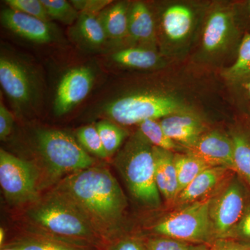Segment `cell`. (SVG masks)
<instances>
[{
  "mask_svg": "<svg viewBox=\"0 0 250 250\" xmlns=\"http://www.w3.org/2000/svg\"><path fill=\"white\" fill-rule=\"evenodd\" d=\"M139 132L153 147L177 153L184 147L170 139L164 132L160 122L157 120H147L139 125Z\"/></svg>",
  "mask_w": 250,
  "mask_h": 250,
  "instance_id": "obj_24",
  "label": "cell"
},
{
  "mask_svg": "<svg viewBox=\"0 0 250 250\" xmlns=\"http://www.w3.org/2000/svg\"><path fill=\"white\" fill-rule=\"evenodd\" d=\"M77 31L86 43L94 47L103 45L107 38L103 24L96 15L81 13L77 23Z\"/></svg>",
  "mask_w": 250,
  "mask_h": 250,
  "instance_id": "obj_25",
  "label": "cell"
},
{
  "mask_svg": "<svg viewBox=\"0 0 250 250\" xmlns=\"http://www.w3.org/2000/svg\"><path fill=\"white\" fill-rule=\"evenodd\" d=\"M115 165L135 200L143 207H161V194L156 186L153 146L139 131L127 141L115 159Z\"/></svg>",
  "mask_w": 250,
  "mask_h": 250,
  "instance_id": "obj_3",
  "label": "cell"
},
{
  "mask_svg": "<svg viewBox=\"0 0 250 250\" xmlns=\"http://www.w3.org/2000/svg\"><path fill=\"white\" fill-rule=\"evenodd\" d=\"M174 164L178 181V195L199 174L210 167L201 159L188 152L185 154L174 153Z\"/></svg>",
  "mask_w": 250,
  "mask_h": 250,
  "instance_id": "obj_21",
  "label": "cell"
},
{
  "mask_svg": "<svg viewBox=\"0 0 250 250\" xmlns=\"http://www.w3.org/2000/svg\"><path fill=\"white\" fill-rule=\"evenodd\" d=\"M225 238H232L250 246V203L248 204L239 223Z\"/></svg>",
  "mask_w": 250,
  "mask_h": 250,
  "instance_id": "obj_32",
  "label": "cell"
},
{
  "mask_svg": "<svg viewBox=\"0 0 250 250\" xmlns=\"http://www.w3.org/2000/svg\"><path fill=\"white\" fill-rule=\"evenodd\" d=\"M233 144L235 172L250 187V137L242 131L231 135Z\"/></svg>",
  "mask_w": 250,
  "mask_h": 250,
  "instance_id": "obj_23",
  "label": "cell"
},
{
  "mask_svg": "<svg viewBox=\"0 0 250 250\" xmlns=\"http://www.w3.org/2000/svg\"><path fill=\"white\" fill-rule=\"evenodd\" d=\"M248 5H249V9L250 11V1H249V3H248Z\"/></svg>",
  "mask_w": 250,
  "mask_h": 250,
  "instance_id": "obj_41",
  "label": "cell"
},
{
  "mask_svg": "<svg viewBox=\"0 0 250 250\" xmlns=\"http://www.w3.org/2000/svg\"><path fill=\"white\" fill-rule=\"evenodd\" d=\"M213 194L179 207L158 222L152 228L153 232L156 236L169 237L192 245L210 246L216 240L210 218Z\"/></svg>",
  "mask_w": 250,
  "mask_h": 250,
  "instance_id": "obj_5",
  "label": "cell"
},
{
  "mask_svg": "<svg viewBox=\"0 0 250 250\" xmlns=\"http://www.w3.org/2000/svg\"><path fill=\"white\" fill-rule=\"evenodd\" d=\"M128 35L134 41L146 43H152L155 41L154 20L144 3H134L129 10Z\"/></svg>",
  "mask_w": 250,
  "mask_h": 250,
  "instance_id": "obj_18",
  "label": "cell"
},
{
  "mask_svg": "<svg viewBox=\"0 0 250 250\" xmlns=\"http://www.w3.org/2000/svg\"><path fill=\"white\" fill-rule=\"evenodd\" d=\"M0 83L5 93L13 101L26 104L33 95L32 82L25 67L14 59H0Z\"/></svg>",
  "mask_w": 250,
  "mask_h": 250,
  "instance_id": "obj_13",
  "label": "cell"
},
{
  "mask_svg": "<svg viewBox=\"0 0 250 250\" xmlns=\"http://www.w3.org/2000/svg\"><path fill=\"white\" fill-rule=\"evenodd\" d=\"M195 16L191 8L183 4H171L163 13L161 26L166 39L181 43L191 34Z\"/></svg>",
  "mask_w": 250,
  "mask_h": 250,
  "instance_id": "obj_16",
  "label": "cell"
},
{
  "mask_svg": "<svg viewBox=\"0 0 250 250\" xmlns=\"http://www.w3.org/2000/svg\"><path fill=\"white\" fill-rule=\"evenodd\" d=\"M53 192L73 205L103 241L111 239L126 208V200L108 169L92 166L69 174Z\"/></svg>",
  "mask_w": 250,
  "mask_h": 250,
  "instance_id": "obj_1",
  "label": "cell"
},
{
  "mask_svg": "<svg viewBox=\"0 0 250 250\" xmlns=\"http://www.w3.org/2000/svg\"><path fill=\"white\" fill-rule=\"evenodd\" d=\"M39 150L53 177L72 174L93 166L95 161L71 135L54 129L37 134Z\"/></svg>",
  "mask_w": 250,
  "mask_h": 250,
  "instance_id": "obj_6",
  "label": "cell"
},
{
  "mask_svg": "<svg viewBox=\"0 0 250 250\" xmlns=\"http://www.w3.org/2000/svg\"><path fill=\"white\" fill-rule=\"evenodd\" d=\"M248 190L236 172L228 177L213 193L210 218L215 238H225L240 220L248 206Z\"/></svg>",
  "mask_w": 250,
  "mask_h": 250,
  "instance_id": "obj_7",
  "label": "cell"
},
{
  "mask_svg": "<svg viewBox=\"0 0 250 250\" xmlns=\"http://www.w3.org/2000/svg\"><path fill=\"white\" fill-rule=\"evenodd\" d=\"M223 76L231 83H243L250 80V34L246 33L242 39L238 55L231 66L225 69Z\"/></svg>",
  "mask_w": 250,
  "mask_h": 250,
  "instance_id": "obj_22",
  "label": "cell"
},
{
  "mask_svg": "<svg viewBox=\"0 0 250 250\" xmlns=\"http://www.w3.org/2000/svg\"><path fill=\"white\" fill-rule=\"evenodd\" d=\"M33 221L42 227L55 240L90 250L100 248L104 241L87 219L62 196L52 192L36 202L28 210Z\"/></svg>",
  "mask_w": 250,
  "mask_h": 250,
  "instance_id": "obj_2",
  "label": "cell"
},
{
  "mask_svg": "<svg viewBox=\"0 0 250 250\" xmlns=\"http://www.w3.org/2000/svg\"><path fill=\"white\" fill-rule=\"evenodd\" d=\"M51 19L70 25L79 18L78 11L72 3L65 0H41Z\"/></svg>",
  "mask_w": 250,
  "mask_h": 250,
  "instance_id": "obj_28",
  "label": "cell"
},
{
  "mask_svg": "<svg viewBox=\"0 0 250 250\" xmlns=\"http://www.w3.org/2000/svg\"><path fill=\"white\" fill-rule=\"evenodd\" d=\"M94 76L90 68L77 67L67 72L59 82L54 100V112L65 115L80 103L93 87Z\"/></svg>",
  "mask_w": 250,
  "mask_h": 250,
  "instance_id": "obj_9",
  "label": "cell"
},
{
  "mask_svg": "<svg viewBox=\"0 0 250 250\" xmlns=\"http://www.w3.org/2000/svg\"><path fill=\"white\" fill-rule=\"evenodd\" d=\"M146 250H188L192 244L169 237L156 236L143 241Z\"/></svg>",
  "mask_w": 250,
  "mask_h": 250,
  "instance_id": "obj_31",
  "label": "cell"
},
{
  "mask_svg": "<svg viewBox=\"0 0 250 250\" xmlns=\"http://www.w3.org/2000/svg\"><path fill=\"white\" fill-rule=\"evenodd\" d=\"M188 250H209V246L205 244L192 245Z\"/></svg>",
  "mask_w": 250,
  "mask_h": 250,
  "instance_id": "obj_37",
  "label": "cell"
},
{
  "mask_svg": "<svg viewBox=\"0 0 250 250\" xmlns=\"http://www.w3.org/2000/svg\"><path fill=\"white\" fill-rule=\"evenodd\" d=\"M241 84L245 92H246L248 96L250 98V80L247 81V82H243Z\"/></svg>",
  "mask_w": 250,
  "mask_h": 250,
  "instance_id": "obj_38",
  "label": "cell"
},
{
  "mask_svg": "<svg viewBox=\"0 0 250 250\" xmlns=\"http://www.w3.org/2000/svg\"><path fill=\"white\" fill-rule=\"evenodd\" d=\"M1 250H21L16 245L13 244V243H10V244L4 245V246L1 247Z\"/></svg>",
  "mask_w": 250,
  "mask_h": 250,
  "instance_id": "obj_39",
  "label": "cell"
},
{
  "mask_svg": "<svg viewBox=\"0 0 250 250\" xmlns=\"http://www.w3.org/2000/svg\"><path fill=\"white\" fill-rule=\"evenodd\" d=\"M70 2L81 13L95 15L106 7L112 1L110 0H75ZM101 13V12H100Z\"/></svg>",
  "mask_w": 250,
  "mask_h": 250,
  "instance_id": "obj_33",
  "label": "cell"
},
{
  "mask_svg": "<svg viewBox=\"0 0 250 250\" xmlns=\"http://www.w3.org/2000/svg\"><path fill=\"white\" fill-rule=\"evenodd\" d=\"M106 250H146L142 240L127 237L112 242Z\"/></svg>",
  "mask_w": 250,
  "mask_h": 250,
  "instance_id": "obj_34",
  "label": "cell"
},
{
  "mask_svg": "<svg viewBox=\"0 0 250 250\" xmlns=\"http://www.w3.org/2000/svg\"><path fill=\"white\" fill-rule=\"evenodd\" d=\"M1 21L9 30L33 42L47 43L54 40L53 29L49 22L21 11L10 8L3 10Z\"/></svg>",
  "mask_w": 250,
  "mask_h": 250,
  "instance_id": "obj_12",
  "label": "cell"
},
{
  "mask_svg": "<svg viewBox=\"0 0 250 250\" xmlns=\"http://www.w3.org/2000/svg\"><path fill=\"white\" fill-rule=\"evenodd\" d=\"M36 167L3 149L0 150V185L8 201L22 205L39 200Z\"/></svg>",
  "mask_w": 250,
  "mask_h": 250,
  "instance_id": "obj_8",
  "label": "cell"
},
{
  "mask_svg": "<svg viewBox=\"0 0 250 250\" xmlns=\"http://www.w3.org/2000/svg\"><path fill=\"white\" fill-rule=\"evenodd\" d=\"M112 59L123 66L143 70L154 68L161 62L160 57L156 52L142 47L122 49L113 54Z\"/></svg>",
  "mask_w": 250,
  "mask_h": 250,
  "instance_id": "obj_20",
  "label": "cell"
},
{
  "mask_svg": "<svg viewBox=\"0 0 250 250\" xmlns=\"http://www.w3.org/2000/svg\"><path fill=\"white\" fill-rule=\"evenodd\" d=\"M11 243L21 250H88L43 236L28 237Z\"/></svg>",
  "mask_w": 250,
  "mask_h": 250,
  "instance_id": "obj_27",
  "label": "cell"
},
{
  "mask_svg": "<svg viewBox=\"0 0 250 250\" xmlns=\"http://www.w3.org/2000/svg\"><path fill=\"white\" fill-rule=\"evenodd\" d=\"M105 112L118 124L133 125L147 120L162 119L176 113L193 112V110L173 94L147 91L117 99L108 104Z\"/></svg>",
  "mask_w": 250,
  "mask_h": 250,
  "instance_id": "obj_4",
  "label": "cell"
},
{
  "mask_svg": "<svg viewBox=\"0 0 250 250\" xmlns=\"http://www.w3.org/2000/svg\"><path fill=\"white\" fill-rule=\"evenodd\" d=\"M4 239L5 231L4 229L1 228V229H0V245H1V248L4 246Z\"/></svg>",
  "mask_w": 250,
  "mask_h": 250,
  "instance_id": "obj_40",
  "label": "cell"
},
{
  "mask_svg": "<svg viewBox=\"0 0 250 250\" xmlns=\"http://www.w3.org/2000/svg\"><path fill=\"white\" fill-rule=\"evenodd\" d=\"M106 37L121 40L128 35L129 9L126 2H118L105 9L98 16Z\"/></svg>",
  "mask_w": 250,
  "mask_h": 250,
  "instance_id": "obj_19",
  "label": "cell"
},
{
  "mask_svg": "<svg viewBox=\"0 0 250 250\" xmlns=\"http://www.w3.org/2000/svg\"><path fill=\"white\" fill-rule=\"evenodd\" d=\"M96 127L106 154L109 157L121 147L127 133L124 129L110 121L99 122Z\"/></svg>",
  "mask_w": 250,
  "mask_h": 250,
  "instance_id": "obj_26",
  "label": "cell"
},
{
  "mask_svg": "<svg viewBox=\"0 0 250 250\" xmlns=\"http://www.w3.org/2000/svg\"><path fill=\"white\" fill-rule=\"evenodd\" d=\"M77 138L87 152L103 159L108 157L96 126L89 125L80 128L77 130Z\"/></svg>",
  "mask_w": 250,
  "mask_h": 250,
  "instance_id": "obj_29",
  "label": "cell"
},
{
  "mask_svg": "<svg viewBox=\"0 0 250 250\" xmlns=\"http://www.w3.org/2000/svg\"><path fill=\"white\" fill-rule=\"evenodd\" d=\"M155 180L161 195L167 203L174 204L178 195V181L174 152L153 147Z\"/></svg>",
  "mask_w": 250,
  "mask_h": 250,
  "instance_id": "obj_17",
  "label": "cell"
},
{
  "mask_svg": "<svg viewBox=\"0 0 250 250\" xmlns=\"http://www.w3.org/2000/svg\"><path fill=\"white\" fill-rule=\"evenodd\" d=\"M187 152L210 167H224L235 172L233 144L231 136L218 131L205 132Z\"/></svg>",
  "mask_w": 250,
  "mask_h": 250,
  "instance_id": "obj_10",
  "label": "cell"
},
{
  "mask_svg": "<svg viewBox=\"0 0 250 250\" xmlns=\"http://www.w3.org/2000/svg\"><path fill=\"white\" fill-rule=\"evenodd\" d=\"M6 3L10 9L21 11L46 22H49L51 20L41 0H7Z\"/></svg>",
  "mask_w": 250,
  "mask_h": 250,
  "instance_id": "obj_30",
  "label": "cell"
},
{
  "mask_svg": "<svg viewBox=\"0 0 250 250\" xmlns=\"http://www.w3.org/2000/svg\"><path fill=\"white\" fill-rule=\"evenodd\" d=\"M14 118L4 104H0V139L5 140L12 132Z\"/></svg>",
  "mask_w": 250,
  "mask_h": 250,
  "instance_id": "obj_35",
  "label": "cell"
},
{
  "mask_svg": "<svg viewBox=\"0 0 250 250\" xmlns=\"http://www.w3.org/2000/svg\"><path fill=\"white\" fill-rule=\"evenodd\" d=\"M159 122L166 134L187 149L193 146L205 133L203 122L194 112L176 113Z\"/></svg>",
  "mask_w": 250,
  "mask_h": 250,
  "instance_id": "obj_14",
  "label": "cell"
},
{
  "mask_svg": "<svg viewBox=\"0 0 250 250\" xmlns=\"http://www.w3.org/2000/svg\"><path fill=\"white\" fill-rule=\"evenodd\" d=\"M209 250H250V246L232 238H218L209 246Z\"/></svg>",
  "mask_w": 250,
  "mask_h": 250,
  "instance_id": "obj_36",
  "label": "cell"
},
{
  "mask_svg": "<svg viewBox=\"0 0 250 250\" xmlns=\"http://www.w3.org/2000/svg\"><path fill=\"white\" fill-rule=\"evenodd\" d=\"M229 172L233 171L227 167H208L179 194L174 205L182 207L209 196L226 180Z\"/></svg>",
  "mask_w": 250,
  "mask_h": 250,
  "instance_id": "obj_15",
  "label": "cell"
},
{
  "mask_svg": "<svg viewBox=\"0 0 250 250\" xmlns=\"http://www.w3.org/2000/svg\"><path fill=\"white\" fill-rule=\"evenodd\" d=\"M235 34L233 15L228 10L215 9L206 21L202 38L204 52L215 55L225 51Z\"/></svg>",
  "mask_w": 250,
  "mask_h": 250,
  "instance_id": "obj_11",
  "label": "cell"
}]
</instances>
